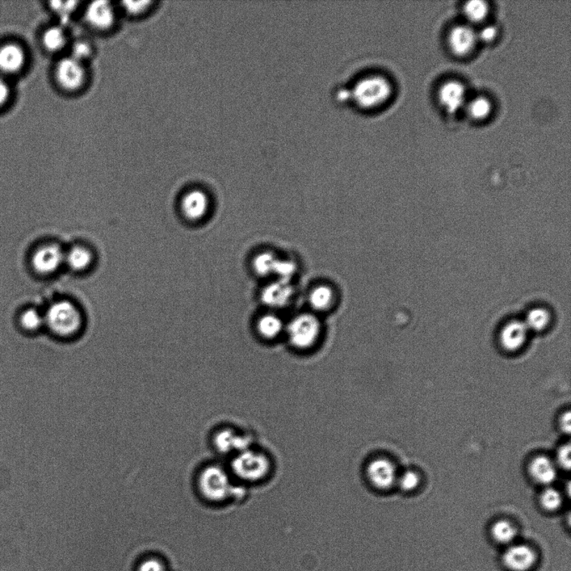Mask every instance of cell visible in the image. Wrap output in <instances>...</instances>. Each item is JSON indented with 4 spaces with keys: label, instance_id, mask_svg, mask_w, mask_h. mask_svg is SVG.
Masks as SVG:
<instances>
[{
    "label": "cell",
    "instance_id": "37",
    "mask_svg": "<svg viewBox=\"0 0 571 571\" xmlns=\"http://www.w3.org/2000/svg\"><path fill=\"white\" fill-rule=\"evenodd\" d=\"M10 96V87L8 83L0 77V108L8 102Z\"/></svg>",
    "mask_w": 571,
    "mask_h": 571
},
{
    "label": "cell",
    "instance_id": "11",
    "mask_svg": "<svg viewBox=\"0 0 571 571\" xmlns=\"http://www.w3.org/2000/svg\"><path fill=\"white\" fill-rule=\"evenodd\" d=\"M116 16L115 8L108 1L92 2L86 10L88 24L99 31L112 28L115 24Z\"/></svg>",
    "mask_w": 571,
    "mask_h": 571
},
{
    "label": "cell",
    "instance_id": "39",
    "mask_svg": "<svg viewBox=\"0 0 571 571\" xmlns=\"http://www.w3.org/2000/svg\"><path fill=\"white\" fill-rule=\"evenodd\" d=\"M561 429L563 431L564 434L569 435L571 429V416L570 411L562 415L560 420Z\"/></svg>",
    "mask_w": 571,
    "mask_h": 571
},
{
    "label": "cell",
    "instance_id": "21",
    "mask_svg": "<svg viewBox=\"0 0 571 571\" xmlns=\"http://www.w3.org/2000/svg\"><path fill=\"white\" fill-rule=\"evenodd\" d=\"M284 325L280 318L274 314H266L259 318L257 324L258 333L264 339L273 340L282 333Z\"/></svg>",
    "mask_w": 571,
    "mask_h": 571
},
{
    "label": "cell",
    "instance_id": "28",
    "mask_svg": "<svg viewBox=\"0 0 571 571\" xmlns=\"http://www.w3.org/2000/svg\"><path fill=\"white\" fill-rule=\"evenodd\" d=\"M563 503V498L559 491L553 488H547L540 495V503L543 509L547 511L559 510Z\"/></svg>",
    "mask_w": 571,
    "mask_h": 571
},
{
    "label": "cell",
    "instance_id": "26",
    "mask_svg": "<svg viewBox=\"0 0 571 571\" xmlns=\"http://www.w3.org/2000/svg\"><path fill=\"white\" fill-rule=\"evenodd\" d=\"M492 110V106L489 99L484 96H478L469 102L468 112L470 116L475 120H482L487 119Z\"/></svg>",
    "mask_w": 571,
    "mask_h": 571
},
{
    "label": "cell",
    "instance_id": "10",
    "mask_svg": "<svg viewBox=\"0 0 571 571\" xmlns=\"http://www.w3.org/2000/svg\"><path fill=\"white\" fill-rule=\"evenodd\" d=\"M215 450L224 455H234L251 448V441L249 436L238 434V432L224 428L216 432L213 439Z\"/></svg>",
    "mask_w": 571,
    "mask_h": 571
},
{
    "label": "cell",
    "instance_id": "7",
    "mask_svg": "<svg viewBox=\"0 0 571 571\" xmlns=\"http://www.w3.org/2000/svg\"><path fill=\"white\" fill-rule=\"evenodd\" d=\"M367 476L369 482L377 489L388 490L397 481L396 466L392 461L383 457L372 460L367 468Z\"/></svg>",
    "mask_w": 571,
    "mask_h": 571
},
{
    "label": "cell",
    "instance_id": "4",
    "mask_svg": "<svg viewBox=\"0 0 571 571\" xmlns=\"http://www.w3.org/2000/svg\"><path fill=\"white\" fill-rule=\"evenodd\" d=\"M271 469V463L266 455L248 448L233 457L231 473L245 482H258L266 478Z\"/></svg>",
    "mask_w": 571,
    "mask_h": 571
},
{
    "label": "cell",
    "instance_id": "8",
    "mask_svg": "<svg viewBox=\"0 0 571 571\" xmlns=\"http://www.w3.org/2000/svg\"><path fill=\"white\" fill-rule=\"evenodd\" d=\"M503 565L510 571H528L537 561L535 549L524 544L509 545L502 556Z\"/></svg>",
    "mask_w": 571,
    "mask_h": 571
},
{
    "label": "cell",
    "instance_id": "15",
    "mask_svg": "<svg viewBox=\"0 0 571 571\" xmlns=\"http://www.w3.org/2000/svg\"><path fill=\"white\" fill-rule=\"evenodd\" d=\"M528 333V330L524 321H511L503 326L499 335V341L503 349L516 351L526 343Z\"/></svg>",
    "mask_w": 571,
    "mask_h": 571
},
{
    "label": "cell",
    "instance_id": "27",
    "mask_svg": "<svg viewBox=\"0 0 571 571\" xmlns=\"http://www.w3.org/2000/svg\"><path fill=\"white\" fill-rule=\"evenodd\" d=\"M488 12V4L482 0H473L466 3L464 6V14L472 22H480L485 19Z\"/></svg>",
    "mask_w": 571,
    "mask_h": 571
},
{
    "label": "cell",
    "instance_id": "5",
    "mask_svg": "<svg viewBox=\"0 0 571 571\" xmlns=\"http://www.w3.org/2000/svg\"><path fill=\"white\" fill-rule=\"evenodd\" d=\"M321 325L312 314H298L287 327L289 343L298 350H308L314 346L320 337Z\"/></svg>",
    "mask_w": 571,
    "mask_h": 571
},
{
    "label": "cell",
    "instance_id": "29",
    "mask_svg": "<svg viewBox=\"0 0 571 571\" xmlns=\"http://www.w3.org/2000/svg\"><path fill=\"white\" fill-rule=\"evenodd\" d=\"M45 324V317L35 309L25 310L20 317V325L28 331H36Z\"/></svg>",
    "mask_w": 571,
    "mask_h": 571
},
{
    "label": "cell",
    "instance_id": "6",
    "mask_svg": "<svg viewBox=\"0 0 571 571\" xmlns=\"http://www.w3.org/2000/svg\"><path fill=\"white\" fill-rule=\"evenodd\" d=\"M56 82L62 89L74 92L82 89L86 82L85 63L73 56L61 59L56 67Z\"/></svg>",
    "mask_w": 571,
    "mask_h": 571
},
{
    "label": "cell",
    "instance_id": "34",
    "mask_svg": "<svg viewBox=\"0 0 571 571\" xmlns=\"http://www.w3.org/2000/svg\"><path fill=\"white\" fill-rule=\"evenodd\" d=\"M78 2L75 1H54L52 4V10L62 18H69L77 7Z\"/></svg>",
    "mask_w": 571,
    "mask_h": 571
},
{
    "label": "cell",
    "instance_id": "33",
    "mask_svg": "<svg viewBox=\"0 0 571 571\" xmlns=\"http://www.w3.org/2000/svg\"><path fill=\"white\" fill-rule=\"evenodd\" d=\"M92 54L91 45L86 40H78L73 46L70 56L85 63Z\"/></svg>",
    "mask_w": 571,
    "mask_h": 571
},
{
    "label": "cell",
    "instance_id": "18",
    "mask_svg": "<svg viewBox=\"0 0 571 571\" xmlns=\"http://www.w3.org/2000/svg\"><path fill=\"white\" fill-rule=\"evenodd\" d=\"M528 470L533 480L540 485H551L557 478V466L555 462L545 456L535 457Z\"/></svg>",
    "mask_w": 571,
    "mask_h": 571
},
{
    "label": "cell",
    "instance_id": "35",
    "mask_svg": "<svg viewBox=\"0 0 571 571\" xmlns=\"http://www.w3.org/2000/svg\"><path fill=\"white\" fill-rule=\"evenodd\" d=\"M150 1H125L123 3V8L130 15L144 14L151 7Z\"/></svg>",
    "mask_w": 571,
    "mask_h": 571
},
{
    "label": "cell",
    "instance_id": "14",
    "mask_svg": "<svg viewBox=\"0 0 571 571\" xmlns=\"http://www.w3.org/2000/svg\"><path fill=\"white\" fill-rule=\"evenodd\" d=\"M478 40L477 33L468 25H459L449 33L448 44L452 52L459 56H464L472 52Z\"/></svg>",
    "mask_w": 571,
    "mask_h": 571
},
{
    "label": "cell",
    "instance_id": "31",
    "mask_svg": "<svg viewBox=\"0 0 571 571\" xmlns=\"http://www.w3.org/2000/svg\"><path fill=\"white\" fill-rule=\"evenodd\" d=\"M296 271V264L289 260H277L275 271L273 274L279 277V280L287 281L289 282L291 277Z\"/></svg>",
    "mask_w": 571,
    "mask_h": 571
},
{
    "label": "cell",
    "instance_id": "17",
    "mask_svg": "<svg viewBox=\"0 0 571 571\" xmlns=\"http://www.w3.org/2000/svg\"><path fill=\"white\" fill-rule=\"evenodd\" d=\"M293 295L291 285L287 281L277 280L271 283L262 291V300L272 308L283 307L288 303Z\"/></svg>",
    "mask_w": 571,
    "mask_h": 571
},
{
    "label": "cell",
    "instance_id": "16",
    "mask_svg": "<svg viewBox=\"0 0 571 571\" xmlns=\"http://www.w3.org/2000/svg\"><path fill=\"white\" fill-rule=\"evenodd\" d=\"M465 87L463 84L452 81L441 86L439 102L449 113H455L463 106L465 100Z\"/></svg>",
    "mask_w": 571,
    "mask_h": 571
},
{
    "label": "cell",
    "instance_id": "23",
    "mask_svg": "<svg viewBox=\"0 0 571 571\" xmlns=\"http://www.w3.org/2000/svg\"><path fill=\"white\" fill-rule=\"evenodd\" d=\"M42 43L50 52H61L67 44L66 31L61 26L50 27L42 36Z\"/></svg>",
    "mask_w": 571,
    "mask_h": 571
},
{
    "label": "cell",
    "instance_id": "38",
    "mask_svg": "<svg viewBox=\"0 0 571 571\" xmlns=\"http://www.w3.org/2000/svg\"><path fill=\"white\" fill-rule=\"evenodd\" d=\"M497 36V29L494 26H486L484 29H481V31L478 35H477V38H480L482 41L484 42H491L494 40V38Z\"/></svg>",
    "mask_w": 571,
    "mask_h": 571
},
{
    "label": "cell",
    "instance_id": "36",
    "mask_svg": "<svg viewBox=\"0 0 571 571\" xmlns=\"http://www.w3.org/2000/svg\"><path fill=\"white\" fill-rule=\"evenodd\" d=\"M570 444H568L561 447L557 451L556 463L566 471L570 469Z\"/></svg>",
    "mask_w": 571,
    "mask_h": 571
},
{
    "label": "cell",
    "instance_id": "20",
    "mask_svg": "<svg viewBox=\"0 0 571 571\" xmlns=\"http://www.w3.org/2000/svg\"><path fill=\"white\" fill-rule=\"evenodd\" d=\"M335 294L328 285H319L310 294V305L317 312H325L333 305Z\"/></svg>",
    "mask_w": 571,
    "mask_h": 571
},
{
    "label": "cell",
    "instance_id": "9",
    "mask_svg": "<svg viewBox=\"0 0 571 571\" xmlns=\"http://www.w3.org/2000/svg\"><path fill=\"white\" fill-rule=\"evenodd\" d=\"M66 253L56 245H45L36 251L32 257L33 270L40 275L56 273L65 264Z\"/></svg>",
    "mask_w": 571,
    "mask_h": 571
},
{
    "label": "cell",
    "instance_id": "19",
    "mask_svg": "<svg viewBox=\"0 0 571 571\" xmlns=\"http://www.w3.org/2000/svg\"><path fill=\"white\" fill-rule=\"evenodd\" d=\"M93 262V254L86 247L75 246L66 253L65 263L71 271L82 272L89 268Z\"/></svg>",
    "mask_w": 571,
    "mask_h": 571
},
{
    "label": "cell",
    "instance_id": "32",
    "mask_svg": "<svg viewBox=\"0 0 571 571\" xmlns=\"http://www.w3.org/2000/svg\"><path fill=\"white\" fill-rule=\"evenodd\" d=\"M397 484L403 491L409 492L417 489L420 484V477L418 474L413 470H407L401 476L397 478Z\"/></svg>",
    "mask_w": 571,
    "mask_h": 571
},
{
    "label": "cell",
    "instance_id": "12",
    "mask_svg": "<svg viewBox=\"0 0 571 571\" xmlns=\"http://www.w3.org/2000/svg\"><path fill=\"white\" fill-rule=\"evenodd\" d=\"M181 209L183 216L190 221L203 220L208 212L209 199L207 193L192 190L183 197Z\"/></svg>",
    "mask_w": 571,
    "mask_h": 571
},
{
    "label": "cell",
    "instance_id": "24",
    "mask_svg": "<svg viewBox=\"0 0 571 571\" xmlns=\"http://www.w3.org/2000/svg\"><path fill=\"white\" fill-rule=\"evenodd\" d=\"M551 317L547 310L537 308L528 313L524 324L528 330L540 331L549 325Z\"/></svg>",
    "mask_w": 571,
    "mask_h": 571
},
{
    "label": "cell",
    "instance_id": "25",
    "mask_svg": "<svg viewBox=\"0 0 571 571\" xmlns=\"http://www.w3.org/2000/svg\"><path fill=\"white\" fill-rule=\"evenodd\" d=\"M278 259L276 256L270 253V252H264L256 256L253 261V267L255 273L261 276L271 275L274 273L275 264Z\"/></svg>",
    "mask_w": 571,
    "mask_h": 571
},
{
    "label": "cell",
    "instance_id": "30",
    "mask_svg": "<svg viewBox=\"0 0 571 571\" xmlns=\"http://www.w3.org/2000/svg\"><path fill=\"white\" fill-rule=\"evenodd\" d=\"M136 571H169V568L161 557L151 556L144 558L138 563Z\"/></svg>",
    "mask_w": 571,
    "mask_h": 571
},
{
    "label": "cell",
    "instance_id": "1",
    "mask_svg": "<svg viewBox=\"0 0 571 571\" xmlns=\"http://www.w3.org/2000/svg\"><path fill=\"white\" fill-rule=\"evenodd\" d=\"M392 94L393 86L389 79L373 73L360 75L351 86L342 87L337 91V98L340 102L364 112L383 106Z\"/></svg>",
    "mask_w": 571,
    "mask_h": 571
},
{
    "label": "cell",
    "instance_id": "22",
    "mask_svg": "<svg viewBox=\"0 0 571 571\" xmlns=\"http://www.w3.org/2000/svg\"><path fill=\"white\" fill-rule=\"evenodd\" d=\"M491 535L498 544L509 547L513 544L517 536V528L508 520L501 519L493 524L491 528Z\"/></svg>",
    "mask_w": 571,
    "mask_h": 571
},
{
    "label": "cell",
    "instance_id": "13",
    "mask_svg": "<svg viewBox=\"0 0 571 571\" xmlns=\"http://www.w3.org/2000/svg\"><path fill=\"white\" fill-rule=\"evenodd\" d=\"M26 54L18 44L8 43L0 47V73L15 75L24 68Z\"/></svg>",
    "mask_w": 571,
    "mask_h": 571
},
{
    "label": "cell",
    "instance_id": "2",
    "mask_svg": "<svg viewBox=\"0 0 571 571\" xmlns=\"http://www.w3.org/2000/svg\"><path fill=\"white\" fill-rule=\"evenodd\" d=\"M195 488L199 496L209 503H224L236 496V487L229 472L217 464H209L200 470Z\"/></svg>",
    "mask_w": 571,
    "mask_h": 571
},
{
    "label": "cell",
    "instance_id": "3",
    "mask_svg": "<svg viewBox=\"0 0 571 571\" xmlns=\"http://www.w3.org/2000/svg\"><path fill=\"white\" fill-rule=\"evenodd\" d=\"M44 317L45 324L50 331L61 337H73L82 326L81 312L68 300L58 301L50 305Z\"/></svg>",
    "mask_w": 571,
    "mask_h": 571
}]
</instances>
